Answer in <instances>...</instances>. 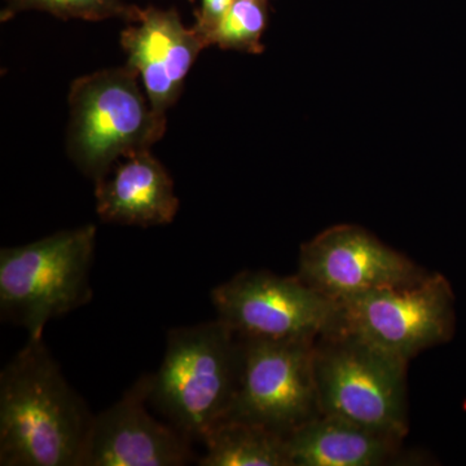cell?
<instances>
[{"mask_svg": "<svg viewBox=\"0 0 466 466\" xmlns=\"http://www.w3.org/2000/svg\"><path fill=\"white\" fill-rule=\"evenodd\" d=\"M334 305L327 330L349 334L408 361L449 342L455 333V294L441 274L404 287L364 291Z\"/></svg>", "mask_w": 466, "mask_h": 466, "instance_id": "6", "label": "cell"}, {"mask_svg": "<svg viewBox=\"0 0 466 466\" xmlns=\"http://www.w3.org/2000/svg\"><path fill=\"white\" fill-rule=\"evenodd\" d=\"M218 319L241 339H317L336 305L299 275L242 271L211 291Z\"/></svg>", "mask_w": 466, "mask_h": 466, "instance_id": "8", "label": "cell"}, {"mask_svg": "<svg viewBox=\"0 0 466 466\" xmlns=\"http://www.w3.org/2000/svg\"><path fill=\"white\" fill-rule=\"evenodd\" d=\"M314 364L321 415L406 437L408 360L327 330L315 341Z\"/></svg>", "mask_w": 466, "mask_h": 466, "instance_id": "5", "label": "cell"}, {"mask_svg": "<svg viewBox=\"0 0 466 466\" xmlns=\"http://www.w3.org/2000/svg\"><path fill=\"white\" fill-rule=\"evenodd\" d=\"M233 2L235 0H201V7L196 15L198 21H196L195 30L207 47L210 46L211 35L231 8Z\"/></svg>", "mask_w": 466, "mask_h": 466, "instance_id": "17", "label": "cell"}, {"mask_svg": "<svg viewBox=\"0 0 466 466\" xmlns=\"http://www.w3.org/2000/svg\"><path fill=\"white\" fill-rule=\"evenodd\" d=\"M400 438L370 431L339 417L320 415L287 437L291 466L401 464Z\"/></svg>", "mask_w": 466, "mask_h": 466, "instance_id": "13", "label": "cell"}, {"mask_svg": "<svg viewBox=\"0 0 466 466\" xmlns=\"http://www.w3.org/2000/svg\"><path fill=\"white\" fill-rule=\"evenodd\" d=\"M202 444L201 466H291L287 438L249 422L225 420Z\"/></svg>", "mask_w": 466, "mask_h": 466, "instance_id": "14", "label": "cell"}, {"mask_svg": "<svg viewBox=\"0 0 466 466\" xmlns=\"http://www.w3.org/2000/svg\"><path fill=\"white\" fill-rule=\"evenodd\" d=\"M2 20L24 11H43L60 18H81L87 21H101L121 17L137 20L139 8L125 5L122 0H5Z\"/></svg>", "mask_w": 466, "mask_h": 466, "instance_id": "16", "label": "cell"}, {"mask_svg": "<svg viewBox=\"0 0 466 466\" xmlns=\"http://www.w3.org/2000/svg\"><path fill=\"white\" fill-rule=\"evenodd\" d=\"M95 416L43 339L0 373V465L84 466Z\"/></svg>", "mask_w": 466, "mask_h": 466, "instance_id": "1", "label": "cell"}, {"mask_svg": "<svg viewBox=\"0 0 466 466\" xmlns=\"http://www.w3.org/2000/svg\"><path fill=\"white\" fill-rule=\"evenodd\" d=\"M152 373L140 376L121 400L95 416L84 466H183L192 441L150 416Z\"/></svg>", "mask_w": 466, "mask_h": 466, "instance_id": "10", "label": "cell"}, {"mask_svg": "<svg viewBox=\"0 0 466 466\" xmlns=\"http://www.w3.org/2000/svg\"><path fill=\"white\" fill-rule=\"evenodd\" d=\"M299 278L333 302L429 275L404 254L358 226H334L300 248Z\"/></svg>", "mask_w": 466, "mask_h": 466, "instance_id": "9", "label": "cell"}, {"mask_svg": "<svg viewBox=\"0 0 466 466\" xmlns=\"http://www.w3.org/2000/svg\"><path fill=\"white\" fill-rule=\"evenodd\" d=\"M121 45L127 66L142 78L153 109L167 116L179 99L184 81L204 41L195 27L184 26L174 9L139 8L137 20L126 27Z\"/></svg>", "mask_w": 466, "mask_h": 466, "instance_id": "11", "label": "cell"}, {"mask_svg": "<svg viewBox=\"0 0 466 466\" xmlns=\"http://www.w3.org/2000/svg\"><path fill=\"white\" fill-rule=\"evenodd\" d=\"M95 186L97 216L103 222L139 227L168 225L179 208L173 179L149 148L116 159Z\"/></svg>", "mask_w": 466, "mask_h": 466, "instance_id": "12", "label": "cell"}, {"mask_svg": "<svg viewBox=\"0 0 466 466\" xmlns=\"http://www.w3.org/2000/svg\"><path fill=\"white\" fill-rule=\"evenodd\" d=\"M317 339H241L240 385L225 420L259 425L287 438L320 416L314 364Z\"/></svg>", "mask_w": 466, "mask_h": 466, "instance_id": "7", "label": "cell"}, {"mask_svg": "<svg viewBox=\"0 0 466 466\" xmlns=\"http://www.w3.org/2000/svg\"><path fill=\"white\" fill-rule=\"evenodd\" d=\"M266 26L265 0H235L211 35L210 46L259 54Z\"/></svg>", "mask_w": 466, "mask_h": 466, "instance_id": "15", "label": "cell"}, {"mask_svg": "<svg viewBox=\"0 0 466 466\" xmlns=\"http://www.w3.org/2000/svg\"><path fill=\"white\" fill-rule=\"evenodd\" d=\"M96 228L88 225L0 250V314L43 339L46 325L87 305Z\"/></svg>", "mask_w": 466, "mask_h": 466, "instance_id": "3", "label": "cell"}, {"mask_svg": "<svg viewBox=\"0 0 466 466\" xmlns=\"http://www.w3.org/2000/svg\"><path fill=\"white\" fill-rule=\"evenodd\" d=\"M67 101V152L94 182L116 159L149 148L167 131V116L153 109L140 90L139 75L128 66L76 78Z\"/></svg>", "mask_w": 466, "mask_h": 466, "instance_id": "4", "label": "cell"}, {"mask_svg": "<svg viewBox=\"0 0 466 466\" xmlns=\"http://www.w3.org/2000/svg\"><path fill=\"white\" fill-rule=\"evenodd\" d=\"M242 358V339L220 319L168 330L149 406L187 440L202 443L231 410Z\"/></svg>", "mask_w": 466, "mask_h": 466, "instance_id": "2", "label": "cell"}]
</instances>
